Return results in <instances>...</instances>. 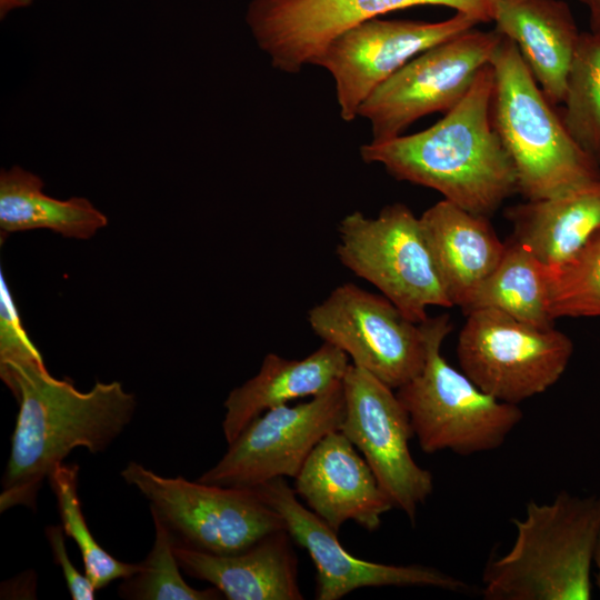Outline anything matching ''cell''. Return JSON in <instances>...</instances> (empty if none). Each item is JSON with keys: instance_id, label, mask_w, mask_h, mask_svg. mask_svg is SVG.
Here are the masks:
<instances>
[{"instance_id": "cell-5", "label": "cell", "mask_w": 600, "mask_h": 600, "mask_svg": "<svg viewBox=\"0 0 600 600\" xmlns=\"http://www.w3.org/2000/svg\"><path fill=\"white\" fill-rule=\"evenodd\" d=\"M421 327L424 366L396 391L421 450L471 456L498 449L522 420L521 409L483 392L442 357V342L452 330L449 314L428 317Z\"/></svg>"}, {"instance_id": "cell-23", "label": "cell", "mask_w": 600, "mask_h": 600, "mask_svg": "<svg viewBox=\"0 0 600 600\" xmlns=\"http://www.w3.org/2000/svg\"><path fill=\"white\" fill-rule=\"evenodd\" d=\"M494 309L538 328H552L549 311V266L528 247L511 238L497 268L463 308Z\"/></svg>"}, {"instance_id": "cell-16", "label": "cell", "mask_w": 600, "mask_h": 600, "mask_svg": "<svg viewBox=\"0 0 600 600\" xmlns=\"http://www.w3.org/2000/svg\"><path fill=\"white\" fill-rule=\"evenodd\" d=\"M294 491L333 530L349 520L377 530L393 507L374 473L340 431L322 438L294 478Z\"/></svg>"}, {"instance_id": "cell-32", "label": "cell", "mask_w": 600, "mask_h": 600, "mask_svg": "<svg viewBox=\"0 0 600 600\" xmlns=\"http://www.w3.org/2000/svg\"><path fill=\"white\" fill-rule=\"evenodd\" d=\"M593 562H596L598 569H599V573H598V578H597V584L600 589V534L598 537V541H597V544H596V549H594V553H593Z\"/></svg>"}, {"instance_id": "cell-1", "label": "cell", "mask_w": 600, "mask_h": 600, "mask_svg": "<svg viewBox=\"0 0 600 600\" xmlns=\"http://www.w3.org/2000/svg\"><path fill=\"white\" fill-rule=\"evenodd\" d=\"M0 376L19 403L11 450L2 478L0 511L34 508L52 470L79 447L104 451L127 428L137 407L134 396L118 381L96 382L78 390L56 379L43 361L0 366Z\"/></svg>"}, {"instance_id": "cell-31", "label": "cell", "mask_w": 600, "mask_h": 600, "mask_svg": "<svg viewBox=\"0 0 600 600\" xmlns=\"http://www.w3.org/2000/svg\"><path fill=\"white\" fill-rule=\"evenodd\" d=\"M34 0H0V17L6 18L10 12L32 4Z\"/></svg>"}, {"instance_id": "cell-4", "label": "cell", "mask_w": 600, "mask_h": 600, "mask_svg": "<svg viewBox=\"0 0 600 600\" xmlns=\"http://www.w3.org/2000/svg\"><path fill=\"white\" fill-rule=\"evenodd\" d=\"M491 64V119L527 200L563 194L600 178L598 166L576 142L546 97L516 43L502 34Z\"/></svg>"}, {"instance_id": "cell-26", "label": "cell", "mask_w": 600, "mask_h": 600, "mask_svg": "<svg viewBox=\"0 0 600 600\" xmlns=\"http://www.w3.org/2000/svg\"><path fill=\"white\" fill-rule=\"evenodd\" d=\"M154 542L140 569L123 579L119 597L130 600H217L222 593L214 587L198 590L189 586L180 572L174 554V540L166 526L151 516Z\"/></svg>"}, {"instance_id": "cell-15", "label": "cell", "mask_w": 600, "mask_h": 600, "mask_svg": "<svg viewBox=\"0 0 600 600\" xmlns=\"http://www.w3.org/2000/svg\"><path fill=\"white\" fill-rule=\"evenodd\" d=\"M253 489L282 517L292 540L308 551L317 571V600H338L367 587H428L453 592L470 589L464 581L432 567L387 564L354 557L340 543L336 530L298 501L284 478Z\"/></svg>"}, {"instance_id": "cell-9", "label": "cell", "mask_w": 600, "mask_h": 600, "mask_svg": "<svg viewBox=\"0 0 600 600\" xmlns=\"http://www.w3.org/2000/svg\"><path fill=\"white\" fill-rule=\"evenodd\" d=\"M502 34L464 31L416 56L381 83L362 103L358 116L372 130L371 142L401 136L423 116L453 108L468 92L479 71L491 63Z\"/></svg>"}, {"instance_id": "cell-25", "label": "cell", "mask_w": 600, "mask_h": 600, "mask_svg": "<svg viewBox=\"0 0 600 600\" xmlns=\"http://www.w3.org/2000/svg\"><path fill=\"white\" fill-rule=\"evenodd\" d=\"M78 464L61 463L50 473L48 480L57 499L61 526L66 536L77 543L86 574L97 590L114 580L127 579L140 569L139 563L120 561L108 553L90 532L78 496Z\"/></svg>"}, {"instance_id": "cell-14", "label": "cell", "mask_w": 600, "mask_h": 600, "mask_svg": "<svg viewBox=\"0 0 600 600\" xmlns=\"http://www.w3.org/2000/svg\"><path fill=\"white\" fill-rule=\"evenodd\" d=\"M478 23L461 12L439 22L374 18L336 37L313 64L331 74L340 116L351 121L367 98L407 62Z\"/></svg>"}, {"instance_id": "cell-20", "label": "cell", "mask_w": 600, "mask_h": 600, "mask_svg": "<svg viewBox=\"0 0 600 600\" xmlns=\"http://www.w3.org/2000/svg\"><path fill=\"white\" fill-rule=\"evenodd\" d=\"M349 366V357L327 342L303 359L268 353L258 373L234 388L224 401L222 430L227 443L264 411L328 391L342 381Z\"/></svg>"}, {"instance_id": "cell-21", "label": "cell", "mask_w": 600, "mask_h": 600, "mask_svg": "<svg viewBox=\"0 0 600 600\" xmlns=\"http://www.w3.org/2000/svg\"><path fill=\"white\" fill-rule=\"evenodd\" d=\"M504 216L513 239L547 266H561L600 229V178L557 197L509 207Z\"/></svg>"}, {"instance_id": "cell-11", "label": "cell", "mask_w": 600, "mask_h": 600, "mask_svg": "<svg viewBox=\"0 0 600 600\" xmlns=\"http://www.w3.org/2000/svg\"><path fill=\"white\" fill-rule=\"evenodd\" d=\"M444 6L479 23L493 21L494 0H252L246 20L274 68L313 64L339 34L363 21L414 6Z\"/></svg>"}, {"instance_id": "cell-24", "label": "cell", "mask_w": 600, "mask_h": 600, "mask_svg": "<svg viewBox=\"0 0 600 600\" xmlns=\"http://www.w3.org/2000/svg\"><path fill=\"white\" fill-rule=\"evenodd\" d=\"M562 103L571 137L600 166V36L580 33Z\"/></svg>"}, {"instance_id": "cell-29", "label": "cell", "mask_w": 600, "mask_h": 600, "mask_svg": "<svg viewBox=\"0 0 600 600\" xmlns=\"http://www.w3.org/2000/svg\"><path fill=\"white\" fill-rule=\"evenodd\" d=\"M46 537L56 563L61 568L67 587L73 600H92L96 588L87 574L80 573L72 564L66 548L64 531L61 524L48 526Z\"/></svg>"}, {"instance_id": "cell-8", "label": "cell", "mask_w": 600, "mask_h": 600, "mask_svg": "<svg viewBox=\"0 0 600 600\" xmlns=\"http://www.w3.org/2000/svg\"><path fill=\"white\" fill-rule=\"evenodd\" d=\"M573 352L571 339L494 309L467 313L459 333L461 371L483 392L507 403L520 402L552 387Z\"/></svg>"}, {"instance_id": "cell-28", "label": "cell", "mask_w": 600, "mask_h": 600, "mask_svg": "<svg viewBox=\"0 0 600 600\" xmlns=\"http://www.w3.org/2000/svg\"><path fill=\"white\" fill-rule=\"evenodd\" d=\"M21 360L43 361L23 328L4 274L0 270V366Z\"/></svg>"}, {"instance_id": "cell-22", "label": "cell", "mask_w": 600, "mask_h": 600, "mask_svg": "<svg viewBox=\"0 0 600 600\" xmlns=\"http://www.w3.org/2000/svg\"><path fill=\"white\" fill-rule=\"evenodd\" d=\"M103 212L83 197H50L43 181L20 166L0 172V231L9 233L49 229L68 238L89 239L106 227Z\"/></svg>"}, {"instance_id": "cell-18", "label": "cell", "mask_w": 600, "mask_h": 600, "mask_svg": "<svg viewBox=\"0 0 600 600\" xmlns=\"http://www.w3.org/2000/svg\"><path fill=\"white\" fill-rule=\"evenodd\" d=\"M426 240L444 290L462 310L478 287L497 268L506 243L489 217L441 200L420 217Z\"/></svg>"}, {"instance_id": "cell-19", "label": "cell", "mask_w": 600, "mask_h": 600, "mask_svg": "<svg viewBox=\"0 0 600 600\" xmlns=\"http://www.w3.org/2000/svg\"><path fill=\"white\" fill-rule=\"evenodd\" d=\"M496 30L513 41L552 104L563 102L580 33L561 0H494Z\"/></svg>"}, {"instance_id": "cell-2", "label": "cell", "mask_w": 600, "mask_h": 600, "mask_svg": "<svg viewBox=\"0 0 600 600\" xmlns=\"http://www.w3.org/2000/svg\"><path fill=\"white\" fill-rule=\"evenodd\" d=\"M492 64L433 126L360 148L363 161L381 164L400 181L433 189L462 209L490 217L517 192L513 163L491 119Z\"/></svg>"}, {"instance_id": "cell-12", "label": "cell", "mask_w": 600, "mask_h": 600, "mask_svg": "<svg viewBox=\"0 0 600 600\" xmlns=\"http://www.w3.org/2000/svg\"><path fill=\"white\" fill-rule=\"evenodd\" d=\"M343 417L342 381L306 402L267 410L228 444L223 457L198 480L256 488L277 478H296L319 441L340 429Z\"/></svg>"}, {"instance_id": "cell-10", "label": "cell", "mask_w": 600, "mask_h": 600, "mask_svg": "<svg viewBox=\"0 0 600 600\" xmlns=\"http://www.w3.org/2000/svg\"><path fill=\"white\" fill-rule=\"evenodd\" d=\"M307 320L323 342L394 390L424 366L421 323L408 319L381 293L350 282L340 284L309 310Z\"/></svg>"}, {"instance_id": "cell-17", "label": "cell", "mask_w": 600, "mask_h": 600, "mask_svg": "<svg viewBox=\"0 0 600 600\" xmlns=\"http://www.w3.org/2000/svg\"><path fill=\"white\" fill-rule=\"evenodd\" d=\"M289 532H273L236 554L219 556L174 544L188 576L207 581L229 600H301L298 558Z\"/></svg>"}, {"instance_id": "cell-7", "label": "cell", "mask_w": 600, "mask_h": 600, "mask_svg": "<svg viewBox=\"0 0 600 600\" xmlns=\"http://www.w3.org/2000/svg\"><path fill=\"white\" fill-rule=\"evenodd\" d=\"M336 253L408 319L421 323L429 307H453L434 266L420 218L396 202L377 217L353 211L338 227Z\"/></svg>"}, {"instance_id": "cell-3", "label": "cell", "mask_w": 600, "mask_h": 600, "mask_svg": "<svg viewBox=\"0 0 600 600\" xmlns=\"http://www.w3.org/2000/svg\"><path fill=\"white\" fill-rule=\"evenodd\" d=\"M516 539L484 569L486 600H588L590 569L600 534V496L559 492L527 504L513 519Z\"/></svg>"}, {"instance_id": "cell-13", "label": "cell", "mask_w": 600, "mask_h": 600, "mask_svg": "<svg viewBox=\"0 0 600 600\" xmlns=\"http://www.w3.org/2000/svg\"><path fill=\"white\" fill-rule=\"evenodd\" d=\"M344 417L340 431L374 473L393 507L414 523L433 491V477L412 458L410 418L394 389L352 363L342 378Z\"/></svg>"}, {"instance_id": "cell-27", "label": "cell", "mask_w": 600, "mask_h": 600, "mask_svg": "<svg viewBox=\"0 0 600 600\" xmlns=\"http://www.w3.org/2000/svg\"><path fill=\"white\" fill-rule=\"evenodd\" d=\"M549 311L553 320L600 317V229L568 262L549 266Z\"/></svg>"}, {"instance_id": "cell-30", "label": "cell", "mask_w": 600, "mask_h": 600, "mask_svg": "<svg viewBox=\"0 0 600 600\" xmlns=\"http://www.w3.org/2000/svg\"><path fill=\"white\" fill-rule=\"evenodd\" d=\"M590 12V32L600 36V0H580Z\"/></svg>"}, {"instance_id": "cell-6", "label": "cell", "mask_w": 600, "mask_h": 600, "mask_svg": "<svg viewBox=\"0 0 600 600\" xmlns=\"http://www.w3.org/2000/svg\"><path fill=\"white\" fill-rule=\"evenodd\" d=\"M150 502L176 546L229 556L284 530L282 517L253 488L222 487L162 477L130 461L120 472Z\"/></svg>"}]
</instances>
